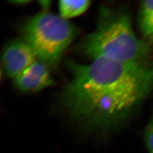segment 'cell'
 <instances>
[{"label": "cell", "mask_w": 153, "mask_h": 153, "mask_svg": "<svg viewBox=\"0 0 153 153\" xmlns=\"http://www.w3.org/2000/svg\"><path fill=\"white\" fill-rule=\"evenodd\" d=\"M138 24L143 39L153 44V1H144L139 4Z\"/></svg>", "instance_id": "8992f818"}, {"label": "cell", "mask_w": 153, "mask_h": 153, "mask_svg": "<svg viewBox=\"0 0 153 153\" xmlns=\"http://www.w3.org/2000/svg\"><path fill=\"white\" fill-rule=\"evenodd\" d=\"M91 1H59V7L61 17L65 19L78 16L87 10Z\"/></svg>", "instance_id": "52a82bcc"}, {"label": "cell", "mask_w": 153, "mask_h": 153, "mask_svg": "<svg viewBox=\"0 0 153 153\" xmlns=\"http://www.w3.org/2000/svg\"><path fill=\"white\" fill-rule=\"evenodd\" d=\"M47 65L36 61L15 78V84L25 92L34 93L55 84Z\"/></svg>", "instance_id": "5b68a950"}, {"label": "cell", "mask_w": 153, "mask_h": 153, "mask_svg": "<svg viewBox=\"0 0 153 153\" xmlns=\"http://www.w3.org/2000/svg\"><path fill=\"white\" fill-rule=\"evenodd\" d=\"M67 64L72 79L61 93V107L87 134L107 136L119 128L153 91L151 59Z\"/></svg>", "instance_id": "6da1fadb"}, {"label": "cell", "mask_w": 153, "mask_h": 153, "mask_svg": "<svg viewBox=\"0 0 153 153\" xmlns=\"http://www.w3.org/2000/svg\"><path fill=\"white\" fill-rule=\"evenodd\" d=\"M36 58L32 48L25 40H16L6 47L2 61L7 75L15 78L35 62Z\"/></svg>", "instance_id": "277c9868"}, {"label": "cell", "mask_w": 153, "mask_h": 153, "mask_svg": "<svg viewBox=\"0 0 153 153\" xmlns=\"http://www.w3.org/2000/svg\"><path fill=\"white\" fill-rule=\"evenodd\" d=\"M143 141L149 153H153V115L143 131Z\"/></svg>", "instance_id": "ba28073f"}, {"label": "cell", "mask_w": 153, "mask_h": 153, "mask_svg": "<svg viewBox=\"0 0 153 153\" xmlns=\"http://www.w3.org/2000/svg\"><path fill=\"white\" fill-rule=\"evenodd\" d=\"M23 40L37 58L47 65H55L77 33L75 27L61 16L39 13L29 19L22 29Z\"/></svg>", "instance_id": "3957f363"}, {"label": "cell", "mask_w": 153, "mask_h": 153, "mask_svg": "<svg viewBox=\"0 0 153 153\" xmlns=\"http://www.w3.org/2000/svg\"><path fill=\"white\" fill-rule=\"evenodd\" d=\"M150 48L135 33L126 9L102 7L97 27L81 40L77 49L93 60L126 62L149 59Z\"/></svg>", "instance_id": "7a4b0ae2"}]
</instances>
